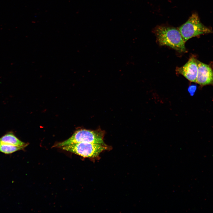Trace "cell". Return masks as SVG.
Masks as SVG:
<instances>
[{
  "label": "cell",
  "mask_w": 213,
  "mask_h": 213,
  "mask_svg": "<svg viewBox=\"0 0 213 213\" xmlns=\"http://www.w3.org/2000/svg\"><path fill=\"white\" fill-rule=\"evenodd\" d=\"M153 32L159 45L169 46L179 52L186 51L185 42L178 28L162 25L156 26Z\"/></svg>",
  "instance_id": "cell-1"
},
{
  "label": "cell",
  "mask_w": 213,
  "mask_h": 213,
  "mask_svg": "<svg viewBox=\"0 0 213 213\" xmlns=\"http://www.w3.org/2000/svg\"><path fill=\"white\" fill-rule=\"evenodd\" d=\"M178 29L185 43L193 37L212 33L211 29L202 23L196 13H193L187 21Z\"/></svg>",
  "instance_id": "cell-2"
},
{
  "label": "cell",
  "mask_w": 213,
  "mask_h": 213,
  "mask_svg": "<svg viewBox=\"0 0 213 213\" xmlns=\"http://www.w3.org/2000/svg\"><path fill=\"white\" fill-rule=\"evenodd\" d=\"M104 132L101 130L80 129L76 131L69 139L56 144L55 146L61 147L81 142L104 144Z\"/></svg>",
  "instance_id": "cell-3"
},
{
  "label": "cell",
  "mask_w": 213,
  "mask_h": 213,
  "mask_svg": "<svg viewBox=\"0 0 213 213\" xmlns=\"http://www.w3.org/2000/svg\"><path fill=\"white\" fill-rule=\"evenodd\" d=\"M61 148L66 151L88 158L97 157L106 149L104 144L84 142L75 143Z\"/></svg>",
  "instance_id": "cell-4"
},
{
  "label": "cell",
  "mask_w": 213,
  "mask_h": 213,
  "mask_svg": "<svg viewBox=\"0 0 213 213\" xmlns=\"http://www.w3.org/2000/svg\"><path fill=\"white\" fill-rule=\"evenodd\" d=\"M197 60L194 56L191 57L183 66L176 68V73L183 75L191 82L196 83L198 72Z\"/></svg>",
  "instance_id": "cell-5"
},
{
  "label": "cell",
  "mask_w": 213,
  "mask_h": 213,
  "mask_svg": "<svg viewBox=\"0 0 213 213\" xmlns=\"http://www.w3.org/2000/svg\"><path fill=\"white\" fill-rule=\"evenodd\" d=\"M198 72L196 83L201 86L213 84V70L209 65L197 60Z\"/></svg>",
  "instance_id": "cell-6"
},
{
  "label": "cell",
  "mask_w": 213,
  "mask_h": 213,
  "mask_svg": "<svg viewBox=\"0 0 213 213\" xmlns=\"http://www.w3.org/2000/svg\"><path fill=\"white\" fill-rule=\"evenodd\" d=\"M0 144L25 147H26L28 145V144L20 140L12 132L6 133L0 138Z\"/></svg>",
  "instance_id": "cell-7"
},
{
  "label": "cell",
  "mask_w": 213,
  "mask_h": 213,
  "mask_svg": "<svg viewBox=\"0 0 213 213\" xmlns=\"http://www.w3.org/2000/svg\"><path fill=\"white\" fill-rule=\"evenodd\" d=\"M25 147L5 144H0V152L5 154H10L23 149Z\"/></svg>",
  "instance_id": "cell-8"
},
{
  "label": "cell",
  "mask_w": 213,
  "mask_h": 213,
  "mask_svg": "<svg viewBox=\"0 0 213 213\" xmlns=\"http://www.w3.org/2000/svg\"><path fill=\"white\" fill-rule=\"evenodd\" d=\"M197 86L196 85H192L189 86L188 91L191 96H192L194 95Z\"/></svg>",
  "instance_id": "cell-9"
}]
</instances>
